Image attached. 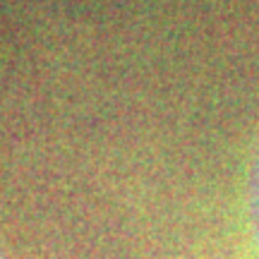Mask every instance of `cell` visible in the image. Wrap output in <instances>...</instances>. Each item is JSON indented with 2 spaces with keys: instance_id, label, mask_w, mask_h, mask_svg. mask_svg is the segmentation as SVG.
Listing matches in <instances>:
<instances>
[{
  "instance_id": "cell-2",
  "label": "cell",
  "mask_w": 259,
  "mask_h": 259,
  "mask_svg": "<svg viewBox=\"0 0 259 259\" xmlns=\"http://www.w3.org/2000/svg\"><path fill=\"white\" fill-rule=\"evenodd\" d=\"M0 259H8V254H5V250L0 247Z\"/></svg>"
},
{
  "instance_id": "cell-1",
  "label": "cell",
  "mask_w": 259,
  "mask_h": 259,
  "mask_svg": "<svg viewBox=\"0 0 259 259\" xmlns=\"http://www.w3.org/2000/svg\"><path fill=\"white\" fill-rule=\"evenodd\" d=\"M247 209H250L252 235H254V242H257L259 250V142L250 166V178H247Z\"/></svg>"
}]
</instances>
